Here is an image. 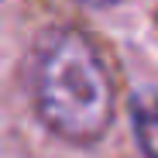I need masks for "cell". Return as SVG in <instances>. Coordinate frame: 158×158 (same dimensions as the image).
<instances>
[{
  "label": "cell",
  "instance_id": "obj_2",
  "mask_svg": "<svg viewBox=\"0 0 158 158\" xmlns=\"http://www.w3.org/2000/svg\"><path fill=\"white\" fill-rule=\"evenodd\" d=\"M131 124H134V138L148 158H158V93L141 89L131 100Z\"/></svg>",
  "mask_w": 158,
  "mask_h": 158
},
{
  "label": "cell",
  "instance_id": "obj_3",
  "mask_svg": "<svg viewBox=\"0 0 158 158\" xmlns=\"http://www.w3.org/2000/svg\"><path fill=\"white\" fill-rule=\"evenodd\" d=\"M72 4H79V7H117L124 0H72Z\"/></svg>",
  "mask_w": 158,
  "mask_h": 158
},
{
  "label": "cell",
  "instance_id": "obj_1",
  "mask_svg": "<svg viewBox=\"0 0 158 158\" xmlns=\"http://www.w3.org/2000/svg\"><path fill=\"white\" fill-rule=\"evenodd\" d=\"M31 103L55 138L79 148L103 141L114 124L117 89L89 35L55 28L38 41L31 59Z\"/></svg>",
  "mask_w": 158,
  "mask_h": 158
}]
</instances>
